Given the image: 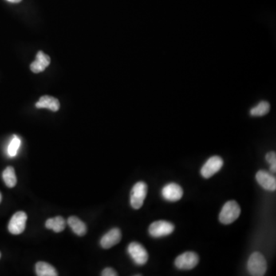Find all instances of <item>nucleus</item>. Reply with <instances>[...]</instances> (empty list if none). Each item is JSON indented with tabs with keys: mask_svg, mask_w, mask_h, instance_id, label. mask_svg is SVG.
Wrapping results in <instances>:
<instances>
[{
	"mask_svg": "<svg viewBox=\"0 0 276 276\" xmlns=\"http://www.w3.org/2000/svg\"><path fill=\"white\" fill-rule=\"evenodd\" d=\"M240 206L234 200L228 201L222 206L220 214L219 216V219L222 224L229 225L235 222L238 217L240 216Z\"/></svg>",
	"mask_w": 276,
	"mask_h": 276,
	"instance_id": "nucleus-1",
	"label": "nucleus"
},
{
	"mask_svg": "<svg viewBox=\"0 0 276 276\" xmlns=\"http://www.w3.org/2000/svg\"><path fill=\"white\" fill-rule=\"evenodd\" d=\"M247 268L251 276H262L267 271V262L261 253L255 252L248 260Z\"/></svg>",
	"mask_w": 276,
	"mask_h": 276,
	"instance_id": "nucleus-2",
	"label": "nucleus"
},
{
	"mask_svg": "<svg viewBox=\"0 0 276 276\" xmlns=\"http://www.w3.org/2000/svg\"><path fill=\"white\" fill-rule=\"evenodd\" d=\"M147 185L144 182H138L133 187L131 192V205L135 210H139L144 204L147 197Z\"/></svg>",
	"mask_w": 276,
	"mask_h": 276,
	"instance_id": "nucleus-3",
	"label": "nucleus"
},
{
	"mask_svg": "<svg viewBox=\"0 0 276 276\" xmlns=\"http://www.w3.org/2000/svg\"><path fill=\"white\" fill-rule=\"evenodd\" d=\"M127 252L133 261L138 265H144L148 261V253L141 244L134 242L129 244Z\"/></svg>",
	"mask_w": 276,
	"mask_h": 276,
	"instance_id": "nucleus-4",
	"label": "nucleus"
},
{
	"mask_svg": "<svg viewBox=\"0 0 276 276\" xmlns=\"http://www.w3.org/2000/svg\"><path fill=\"white\" fill-rule=\"evenodd\" d=\"M199 260V256L197 253L194 252H187L177 257L174 263L177 269L190 270L197 265Z\"/></svg>",
	"mask_w": 276,
	"mask_h": 276,
	"instance_id": "nucleus-5",
	"label": "nucleus"
},
{
	"mask_svg": "<svg viewBox=\"0 0 276 276\" xmlns=\"http://www.w3.org/2000/svg\"><path fill=\"white\" fill-rule=\"evenodd\" d=\"M175 226L171 222L167 221H156L151 223L149 227L150 235L155 238L167 237L171 235L174 231Z\"/></svg>",
	"mask_w": 276,
	"mask_h": 276,
	"instance_id": "nucleus-6",
	"label": "nucleus"
},
{
	"mask_svg": "<svg viewBox=\"0 0 276 276\" xmlns=\"http://www.w3.org/2000/svg\"><path fill=\"white\" fill-rule=\"evenodd\" d=\"M222 166H223V160L220 157H211L201 168V175L206 179H209L214 176V174L219 172Z\"/></svg>",
	"mask_w": 276,
	"mask_h": 276,
	"instance_id": "nucleus-7",
	"label": "nucleus"
},
{
	"mask_svg": "<svg viewBox=\"0 0 276 276\" xmlns=\"http://www.w3.org/2000/svg\"><path fill=\"white\" fill-rule=\"evenodd\" d=\"M26 221H27V215L25 212L19 211L16 213L9 221L8 226L9 233L13 235H20L23 233L25 229Z\"/></svg>",
	"mask_w": 276,
	"mask_h": 276,
	"instance_id": "nucleus-8",
	"label": "nucleus"
},
{
	"mask_svg": "<svg viewBox=\"0 0 276 276\" xmlns=\"http://www.w3.org/2000/svg\"><path fill=\"white\" fill-rule=\"evenodd\" d=\"M183 189L177 183H169L162 189V196L167 201L175 202L179 200L183 197Z\"/></svg>",
	"mask_w": 276,
	"mask_h": 276,
	"instance_id": "nucleus-9",
	"label": "nucleus"
},
{
	"mask_svg": "<svg viewBox=\"0 0 276 276\" xmlns=\"http://www.w3.org/2000/svg\"><path fill=\"white\" fill-rule=\"evenodd\" d=\"M121 240V232L118 228H114L100 239V246L103 249H110L113 247L117 244H118Z\"/></svg>",
	"mask_w": 276,
	"mask_h": 276,
	"instance_id": "nucleus-10",
	"label": "nucleus"
},
{
	"mask_svg": "<svg viewBox=\"0 0 276 276\" xmlns=\"http://www.w3.org/2000/svg\"><path fill=\"white\" fill-rule=\"evenodd\" d=\"M258 184L265 190L275 191L276 190V179L265 171H259L256 175Z\"/></svg>",
	"mask_w": 276,
	"mask_h": 276,
	"instance_id": "nucleus-11",
	"label": "nucleus"
},
{
	"mask_svg": "<svg viewBox=\"0 0 276 276\" xmlns=\"http://www.w3.org/2000/svg\"><path fill=\"white\" fill-rule=\"evenodd\" d=\"M51 59L48 55L39 51L36 55V60L30 65V69L34 73H40L45 70V68L50 65Z\"/></svg>",
	"mask_w": 276,
	"mask_h": 276,
	"instance_id": "nucleus-12",
	"label": "nucleus"
},
{
	"mask_svg": "<svg viewBox=\"0 0 276 276\" xmlns=\"http://www.w3.org/2000/svg\"><path fill=\"white\" fill-rule=\"evenodd\" d=\"M36 107L37 108H47L56 112L59 110L60 103L56 98L45 95L40 98L36 104Z\"/></svg>",
	"mask_w": 276,
	"mask_h": 276,
	"instance_id": "nucleus-13",
	"label": "nucleus"
},
{
	"mask_svg": "<svg viewBox=\"0 0 276 276\" xmlns=\"http://www.w3.org/2000/svg\"><path fill=\"white\" fill-rule=\"evenodd\" d=\"M68 224L70 226L72 231L79 237H83L86 234V224L77 217H69L68 219Z\"/></svg>",
	"mask_w": 276,
	"mask_h": 276,
	"instance_id": "nucleus-14",
	"label": "nucleus"
},
{
	"mask_svg": "<svg viewBox=\"0 0 276 276\" xmlns=\"http://www.w3.org/2000/svg\"><path fill=\"white\" fill-rule=\"evenodd\" d=\"M66 226V221L61 217H56L50 218L45 222V227L49 230H52L56 233H61L65 230Z\"/></svg>",
	"mask_w": 276,
	"mask_h": 276,
	"instance_id": "nucleus-15",
	"label": "nucleus"
},
{
	"mask_svg": "<svg viewBox=\"0 0 276 276\" xmlns=\"http://www.w3.org/2000/svg\"><path fill=\"white\" fill-rule=\"evenodd\" d=\"M36 275L39 276H58L59 273L52 265L45 262H39L36 265Z\"/></svg>",
	"mask_w": 276,
	"mask_h": 276,
	"instance_id": "nucleus-16",
	"label": "nucleus"
},
{
	"mask_svg": "<svg viewBox=\"0 0 276 276\" xmlns=\"http://www.w3.org/2000/svg\"><path fill=\"white\" fill-rule=\"evenodd\" d=\"M2 179L9 188H13L17 185V178L13 167H8L4 170L2 173Z\"/></svg>",
	"mask_w": 276,
	"mask_h": 276,
	"instance_id": "nucleus-17",
	"label": "nucleus"
},
{
	"mask_svg": "<svg viewBox=\"0 0 276 276\" xmlns=\"http://www.w3.org/2000/svg\"><path fill=\"white\" fill-rule=\"evenodd\" d=\"M270 110V104L266 100L260 101L257 105L251 108L249 114L253 117H262L267 115Z\"/></svg>",
	"mask_w": 276,
	"mask_h": 276,
	"instance_id": "nucleus-18",
	"label": "nucleus"
},
{
	"mask_svg": "<svg viewBox=\"0 0 276 276\" xmlns=\"http://www.w3.org/2000/svg\"><path fill=\"white\" fill-rule=\"evenodd\" d=\"M21 146V139L19 137L14 135L11 141L9 143L7 148V154L10 158H14L18 153Z\"/></svg>",
	"mask_w": 276,
	"mask_h": 276,
	"instance_id": "nucleus-19",
	"label": "nucleus"
},
{
	"mask_svg": "<svg viewBox=\"0 0 276 276\" xmlns=\"http://www.w3.org/2000/svg\"><path fill=\"white\" fill-rule=\"evenodd\" d=\"M265 160L268 163L270 164V171L271 172H276V152L268 153L266 156H265Z\"/></svg>",
	"mask_w": 276,
	"mask_h": 276,
	"instance_id": "nucleus-20",
	"label": "nucleus"
},
{
	"mask_svg": "<svg viewBox=\"0 0 276 276\" xmlns=\"http://www.w3.org/2000/svg\"><path fill=\"white\" fill-rule=\"evenodd\" d=\"M118 275V274L117 273L116 271L114 270L111 268H106L101 273V276H117Z\"/></svg>",
	"mask_w": 276,
	"mask_h": 276,
	"instance_id": "nucleus-21",
	"label": "nucleus"
},
{
	"mask_svg": "<svg viewBox=\"0 0 276 276\" xmlns=\"http://www.w3.org/2000/svg\"><path fill=\"white\" fill-rule=\"evenodd\" d=\"M8 2H13V3H18V2H21L22 0H7Z\"/></svg>",
	"mask_w": 276,
	"mask_h": 276,
	"instance_id": "nucleus-22",
	"label": "nucleus"
},
{
	"mask_svg": "<svg viewBox=\"0 0 276 276\" xmlns=\"http://www.w3.org/2000/svg\"><path fill=\"white\" fill-rule=\"evenodd\" d=\"M1 201H2V195H1V193H0V203H1Z\"/></svg>",
	"mask_w": 276,
	"mask_h": 276,
	"instance_id": "nucleus-23",
	"label": "nucleus"
},
{
	"mask_svg": "<svg viewBox=\"0 0 276 276\" xmlns=\"http://www.w3.org/2000/svg\"><path fill=\"white\" fill-rule=\"evenodd\" d=\"M0 258H1V253H0Z\"/></svg>",
	"mask_w": 276,
	"mask_h": 276,
	"instance_id": "nucleus-24",
	"label": "nucleus"
}]
</instances>
